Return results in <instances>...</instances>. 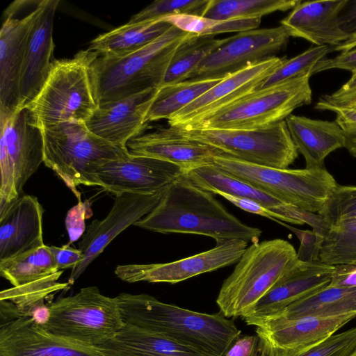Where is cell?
Here are the masks:
<instances>
[{"label": "cell", "mask_w": 356, "mask_h": 356, "mask_svg": "<svg viewBox=\"0 0 356 356\" xmlns=\"http://www.w3.org/2000/svg\"><path fill=\"white\" fill-rule=\"evenodd\" d=\"M346 0L301 1L280 21L290 37L305 39L316 46L336 47L349 38L338 20Z\"/></svg>", "instance_id": "cell-26"}, {"label": "cell", "mask_w": 356, "mask_h": 356, "mask_svg": "<svg viewBox=\"0 0 356 356\" xmlns=\"http://www.w3.org/2000/svg\"><path fill=\"white\" fill-rule=\"evenodd\" d=\"M225 356H268L263 339L254 335H240Z\"/></svg>", "instance_id": "cell-45"}, {"label": "cell", "mask_w": 356, "mask_h": 356, "mask_svg": "<svg viewBox=\"0 0 356 356\" xmlns=\"http://www.w3.org/2000/svg\"><path fill=\"white\" fill-rule=\"evenodd\" d=\"M290 35L282 26L237 33L207 56L188 79H222L248 65L275 56Z\"/></svg>", "instance_id": "cell-12"}, {"label": "cell", "mask_w": 356, "mask_h": 356, "mask_svg": "<svg viewBox=\"0 0 356 356\" xmlns=\"http://www.w3.org/2000/svg\"><path fill=\"white\" fill-rule=\"evenodd\" d=\"M356 47V33L353 34L349 37V38L345 42L341 43L340 44L332 48L333 51H346L354 49Z\"/></svg>", "instance_id": "cell-52"}, {"label": "cell", "mask_w": 356, "mask_h": 356, "mask_svg": "<svg viewBox=\"0 0 356 356\" xmlns=\"http://www.w3.org/2000/svg\"><path fill=\"white\" fill-rule=\"evenodd\" d=\"M44 163L81 202L77 187L94 186L92 175L102 164L128 156L127 147L114 145L92 134L85 123L64 122L41 129Z\"/></svg>", "instance_id": "cell-6"}, {"label": "cell", "mask_w": 356, "mask_h": 356, "mask_svg": "<svg viewBox=\"0 0 356 356\" xmlns=\"http://www.w3.org/2000/svg\"><path fill=\"white\" fill-rule=\"evenodd\" d=\"M124 322L212 356H225L241 335L234 320L159 301L147 294L116 296Z\"/></svg>", "instance_id": "cell-2"}, {"label": "cell", "mask_w": 356, "mask_h": 356, "mask_svg": "<svg viewBox=\"0 0 356 356\" xmlns=\"http://www.w3.org/2000/svg\"><path fill=\"white\" fill-rule=\"evenodd\" d=\"M327 226L356 221V186H339L318 213Z\"/></svg>", "instance_id": "cell-40"}, {"label": "cell", "mask_w": 356, "mask_h": 356, "mask_svg": "<svg viewBox=\"0 0 356 356\" xmlns=\"http://www.w3.org/2000/svg\"><path fill=\"white\" fill-rule=\"evenodd\" d=\"M332 106L342 108L356 107V90L343 94L335 92L330 95H322L315 106Z\"/></svg>", "instance_id": "cell-51"}, {"label": "cell", "mask_w": 356, "mask_h": 356, "mask_svg": "<svg viewBox=\"0 0 356 356\" xmlns=\"http://www.w3.org/2000/svg\"><path fill=\"white\" fill-rule=\"evenodd\" d=\"M38 321L54 335L95 347L113 338L125 324L116 296H106L97 286L50 302Z\"/></svg>", "instance_id": "cell-7"}, {"label": "cell", "mask_w": 356, "mask_h": 356, "mask_svg": "<svg viewBox=\"0 0 356 356\" xmlns=\"http://www.w3.org/2000/svg\"><path fill=\"white\" fill-rule=\"evenodd\" d=\"M286 58L273 56L224 77L204 94L172 115L170 127L194 124L260 88Z\"/></svg>", "instance_id": "cell-18"}, {"label": "cell", "mask_w": 356, "mask_h": 356, "mask_svg": "<svg viewBox=\"0 0 356 356\" xmlns=\"http://www.w3.org/2000/svg\"><path fill=\"white\" fill-rule=\"evenodd\" d=\"M356 108V107H355V108Z\"/></svg>", "instance_id": "cell-55"}, {"label": "cell", "mask_w": 356, "mask_h": 356, "mask_svg": "<svg viewBox=\"0 0 356 356\" xmlns=\"http://www.w3.org/2000/svg\"><path fill=\"white\" fill-rule=\"evenodd\" d=\"M330 46H315L302 53L286 59L266 79L260 88H264L291 79L312 76L315 66L332 50Z\"/></svg>", "instance_id": "cell-38"}, {"label": "cell", "mask_w": 356, "mask_h": 356, "mask_svg": "<svg viewBox=\"0 0 356 356\" xmlns=\"http://www.w3.org/2000/svg\"><path fill=\"white\" fill-rule=\"evenodd\" d=\"M348 314H356V288H341L329 284L291 303L268 318H293L302 316L329 317Z\"/></svg>", "instance_id": "cell-30"}, {"label": "cell", "mask_w": 356, "mask_h": 356, "mask_svg": "<svg viewBox=\"0 0 356 356\" xmlns=\"http://www.w3.org/2000/svg\"><path fill=\"white\" fill-rule=\"evenodd\" d=\"M44 163L42 130L26 108H0V209L23 195L29 179Z\"/></svg>", "instance_id": "cell-10"}, {"label": "cell", "mask_w": 356, "mask_h": 356, "mask_svg": "<svg viewBox=\"0 0 356 356\" xmlns=\"http://www.w3.org/2000/svg\"><path fill=\"white\" fill-rule=\"evenodd\" d=\"M63 273V270H58L29 283L3 290L0 300L11 302L19 318L35 316L46 306L44 302L48 296L66 289L70 284L58 282Z\"/></svg>", "instance_id": "cell-33"}, {"label": "cell", "mask_w": 356, "mask_h": 356, "mask_svg": "<svg viewBox=\"0 0 356 356\" xmlns=\"http://www.w3.org/2000/svg\"><path fill=\"white\" fill-rule=\"evenodd\" d=\"M332 286L341 288H356V265L340 264L334 266Z\"/></svg>", "instance_id": "cell-49"}, {"label": "cell", "mask_w": 356, "mask_h": 356, "mask_svg": "<svg viewBox=\"0 0 356 356\" xmlns=\"http://www.w3.org/2000/svg\"><path fill=\"white\" fill-rule=\"evenodd\" d=\"M261 18L218 20L202 16L179 14L161 18L180 30L201 36L242 32L256 29Z\"/></svg>", "instance_id": "cell-37"}, {"label": "cell", "mask_w": 356, "mask_h": 356, "mask_svg": "<svg viewBox=\"0 0 356 356\" xmlns=\"http://www.w3.org/2000/svg\"><path fill=\"white\" fill-rule=\"evenodd\" d=\"M278 223L291 229L298 237L300 246L297 252L298 259L304 262L319 261L320 245L323 236L312 230H300L286 225L282 221Z\"/></svg>", "instance_id": "cell-43"}, {"label": "cell", "mask_w": 356, "mask_h": 356, "mask_svg": "<svg viewBox=\"0 0 356 356\" xmlns=\"http://www.w3.org/2000/svg\"><path fill=\"white\" fill-rule=\"evenodd\" d=\"M134 225L163 233L193 234L211 237L216 243L230 240L259 242L261 229L243 223L213 196L185 174L164 191L157 206Z\"/></svg>", "instance_id": "cell-1"}, {"label": "cell", "mask_w": 356, "mask_h": 356, "mask_svg": "<svg viewBox=\"0 0 356 356\" xmlns=\"http://www.w3.org/2000/svg\"><path fill=\"white\" fill-rule=\"evenodd\" d=\"M248 247L246 241L230 240L218 243L211 250L172 262L119 265L115 273L121 280L129 283L176 284L237 263Z\"/></svg>", "instance_id": "cell-14"}, {"label": "cell", "mask_w": 356, "mask_h": 356, "mask_svg": "<svg viewBox=\"0 0 356 356\" xmlns=\"http://www.w3.org/2000/svg\"><path fill=\"white\" fill-rule=\"evenodd\" d=\"M58 3V0H40L38 5L20 75L19 109L26 108L35 98L51 71L54 60L53 25Z\"/></svg>", "instance_id": "cell-21"}, {"label": "cell", "mask_w": 356, "mask_h": 356, "mask_svg": "<svg viewBox=\"0 0 356 356\" xmlns=\"http://www.w3.org/2000/svg\"><path fill=\"white\" fill-rule=\"evenodd\" d=\"M127 147L131 154L163 160L179 166L185 172L211 164L213 157L220 153L215 148L181 136L170 126L149 132L144 131L131 138Z\"/></svg>", "instance_id": "cell-25"}, {"label": "cell", "mask_w": 356, "mask_h": 356, "mask_svg": "<svg viewBox=\"0 0 356 356\" xmlns=\"http://www.w3.org/2000/svg\"><path fill=\"white\" fill-rule=\"evenodd\" d=\"M98 348L107 356H212L127 323Z\"/></svg>", "instance_id": "cell-28"}, {"label": "cell", "mask_w": 356, "mask_h": 356, "mask_svg": "<svg viewBox=\"0 0 356 356\" xmlns=\"http://www.w3.org/2000/svg\"><path fill=\"white\" fill-rule=\"evenodd\" d=\"M185 175L195 185L213 194L223 193L254 200L279 214L282 221L295 225L307 224L316 232L321 231L324 227V221L318 213L286 204L213 163L195 168Z\"/></svg>", "instance_id": "cell-20"}, {"label": "cell", "mask_w": 356, "mask_h": 356, "mask_svg": "<svg viewBox=\"0 0 356 356\" xmlns=\"http://www.w3.org/2000/svg\"><path fill=\"white\" fill-rule=\"evenodd\" d=\"M97 52L81 50L72 58L54 60L35 98L26 107L40 129L64 122L86 123L98 104L90 68Z\"/></svg>", "instance_id": "cell-5"}, {"label": "cell", "mask_w": 356, "mask_h": 356, "mask_svg": "<svg viewBox=\"0 0 356 356\" xmlns=\"http://www.w3.org/2000/svg\"><path fill=\"white\" fill-rule=\"evenodd\" d=\"M40 0H17L4 12L0 31V108L19 109V81L29 35Z\"/></svg>", "instance_id": "cell-13"}, {"label": "cell", "mask_w": 356, "mask_h": 356, "mask_svg": "<svg viewBox=\"0 0 356 356\" xmlns=\"http://www.w3.org/2000/svg\"><path fill=\"white\" fill-rule=\"evenodd\" d=\"M309 78L305 76L257 88L200 122L182 127L254 130L272 126L312 102Z\"/></svg>", "instance_id": "cell-9"}, {"label": "cell", "mask_w": 356, "mask_h": 356, "mask_svg": "<svg viewBox=\"0 0 356 356\" xmlns=\"http://www.w3.org/2000/svg\"><path fill=\"white\" fill-rule=\"evenodd\" d=\"M218 195L222 196L234 204L236 207L247 212L268 218L270 220L276 221L277 222L282 221V218L279 214L275 213L274 211L270 210L269 209L264 207L261 204L254 200L243 197H238L223 193H219Z\"/></svg>", "instance_id": "cell-48"}, {"label": "cell", "mask_w": 356, "mask_h": 356, "mask_svg": "<svg viewBox=\"0 0 356 356\" xmlns=\"http://www.w3.org/2000/svg\"><path fill=\"white\" fill-rule=\"evenodd\" d=\"M225 40L192 33L173 56L160 87L188 80L199 64Z\"/></svg>", "instance_id": "cell-32"}, {"label": "cell", "mask_w": 356, "mask_h": 356, "mask_svg": "<svg viewBox=\"0 0 356 356\" xmlns=\"http://www.w3.org/2000/svg\"><path fill=\"white\" fill-rule=\"evenodd\" d=\"M319 261L331 266L356 265V221L328 226L321 242Z\"/></svg>", "instance_id": "cell-36"}, {"label": "cell", "mask_w": 356, "mask_h": 356, "mask_svg": "<svg viewBox=\"0 0 356 356\" xmlns=\"http://www.w3.org/2000/svg\"><path fill=\"white\" fill-rule=\"evenodd\" d=\"M212 163L282 202L318 213L338 186L324 168H277L250 163L219 153Z\"/></svg>", "instance_id": "cell-8"}, {"label": "cell", "mask_w": 356, "mask_h": 356, "mask_svg": "<svg viewBox=\"0 0 356 356\" xmlns=\"http://www.w3.org/2000/svg\"><path fill=\"white\" fill-rule=\"evenodd\" d=\"M341 30L350 36L356 33V0H346L338 16Z\"/></svg>", "instance_id": "cell-50"}, {"label": "cell", "mask_w": 356, "mask_h": 356, "mask_svg": "<svg viewBox=\"0 0 356 356\" xmlns=\"http://www.w3.org/2000/svg\"><path fill=\"white\" fill-rule=\"evenodd\" d=\"M316 109L330 111L336 114L335 122L341 128L344 135V147L356 157V108L332 106H315Z\"/></svg>", "instance_id": "cell-42"}, {"label": "cell", "mask_w": 356, "mask_h": 356, "mask_svg": "<svg viewBox=\"0 0 356 356\" xmlns=\"http://www.w3.org/2000/svg\"><path fill=\"white\" fill-rule=\"evenodd\" d=\"M173 127L186 138L250 163L288 168L298 156L285 120L254 130Z\"/></svg>", "instance_id": "cell-11"}, {"label": "cell", "mask_w": 356, "mask_h": 356, "mask_svg": "<svg viewBox=\"0 0 356 356\" xmlns=\"http://www.w3.org/2000/svg\"><path fill=\"white\" fill-rule=\"evenodd\" d=\"M91 212L89 202H79L67 213L65 218V226L70 237L68 245L76 241L82 236L85 231V220L90 216Z\"/></svg>", "instance_id": "cell-44"}, {"label": "cell", "mask_w": 356, "mask_h": 356, "mask_svg": "<svg viewBox=\"0 0 356 356\" xmlns=\"http://www.w3.org/2000/svg\"><path fill=\"white\" fill-rule=\"evenodd\" d=\"M158 89H149L129 97L99 105L85 123L95 135L120 147L145 131L147 111Z\"/></svg>", "instance_id": "cell-23"}, {"label": "cell", "mask_w": 356, "mask_h": 356, "mask_svg": "<svg viewBox=\"0 0 356 356\" xmlns=\"http://www.w3.org/2000/svg\"><path fill=\"white\" fill-rule=\"evenodd\" d=\"M334 266L321 261L296 264L242 318L246 324L254 325L273 316L291 303L307 297L328 286L332 280Z\"/></svg>", "instance_id": "cell-22"}, {"label": "cell", "mask_w": 356, "mask_h": 356, "mask_svg": "<svg viewBox=\"0 0 356 356\" xmlns=\"http://www.w3.org/2000/svg\"><path fill=\"white\" fill-rule=\"evenodd\" d=\"M356 90V72L352 74L350 79L339 90L335 91L337 94H343Z\"/></svg>", "instance_id": "cell-53"}, {"label": "cell", "mask_w": 356, "mask_h": 356, "mask_svg": "<svg viewBox=\"0 0 356 356\" xmlns=\"http://www.w3.org/2000/svg\"><path fill=\"white\" fill-rule=\"evenodd\" d=\"M298 261L294 247L284 239L252 243L220 287V312L225 317L247 316Z\"/></svg>", "instance_id": "cell-4"}, {"label": "cell", "mask_w": 356, "mask_h": 356, "mask_svg": "<svg viewBox=\"0 0 356 356\" xmlns=\"http://www.w3.org/2000/svg\"><path fill=\"white\" fill-rule=\"evenodd\" d=\"M191 34L172 26L157 39L129 55L117 58L99 56L90 68L98 106L159 88L173 56Z\"/></svg>", "instance_id": "cell-3"}, {"label": "cell", "mask_w": 356, "mask_h": 356, "mask_svg": "<svg viewBox=\"0 0 356 356\" xmlns=\"http://www.w3.org/2000/svg\"><path fill=\"white\" fill-rule=\"evenodd\" d=\"M58 270L74 268L83 260L84 255L79 248L70 247L68 244L62 247L49 246Z\"/></svg>", "instance_id": "cell-47"}, {"label": "cell", "mask_w": 356, "mask_h": 356, "mask_svg": "<svg viewBox=\"0 0 356 356\" xmlns=\"http://www.w3.org/2000/svg\"><path fill=\"white\" fill-rule=\"evenodd\" d=\"M222 79H188L160 87L147 111L146 122L163 119L168 120L172 115L193 102Z\"/></svg>", "instance_id": "cell-31"}, {"label": "cell", "mask_w": 356, "mask_h": 356, "mask_svg": "<svg viewBox=\"0 0 356 356\" xmlns=\"http://www.w3.org/2000/svg\"><path fill=\"white\" fill-rule=\"evenodd\" d=\"M185 173L173 163L130 154L102 164L93 172L92 178L94 186L115 195L123 193L154 194L165 191Z\"/></svg>", "instance_id": "cell-15"}, {"label": "cell", "mask_w": 356, "mask_h": 356, "mask_svg": "<svg viewBox=\"0 0 356 356\" xmlns=\"http://www.w3.org/2000/svg\"><path fill=\"white\" fill-rule=\"evenodd\" d=\"M285 121L298 151L305 159L306 168H324L326 156L344 147L343 132L335 121L292 114Z\"/></svg>", "instance_id": "cell-27"}, {"label": "cell", "mask_w": 356, "mask_h": 356, "mask_svg": "<svg viewBox=\"0 0 356 356\" xmlns=\"http://www.w3.org/2000/svg\"><path fill=\"white\" fill-rule=\"evenodd\" d=\"M300 0H210L202 17L218 20L261 18L293 9Z\"/></svg>", "instance_id": "cell-35"}, {"label": "cell", "mask_w": 356, "mask_h": 356, "mask_svg": "<svg viewBox=\"0 0 356 356\" xmlns=\"http://www.w3.org/2000/svg\"><path fill=\"white\" fill-rule=\"evenodd\" d=\"M44 209L35 196L23 194L0 209V261L10 259L45 245Z\"/></svg>", "instance_id": "cell-24"}, {"label": "cell", "mask_w": 356, "mask_h": 356, "mask_svg": "<svg viewBox=\"0 0 356 356\" xmlns=\"http://www.w3.org/2000/svg\"><path fill=\"white\" fill-rule=\"evenodd\" d=\"M58 271L48 245L0 261V275L13 286L29 283Z\"/></svg>", "instance_id": "cell-34"}, {"label": "cell", "mask_w": 356, "mask_h": 356, "mask_svg": "<svg viewBox=\"0 0 356 356\" xmlns=\"http://www.w3.org/2000/svg\"><path fill=\"white\" fill-rule=\"evenodd\" d=\"M331 69L348 70L352 74L356 72V47L342 51L334 58H325L314 67L313 74Z\"/></svg>", "instance_id": "cell-46"}, {"label": "cell", "mask_w": 356, "mask_h": 356, "mask_svg": "<svg viewBox=\"0 0 356 356\" xmlns=\"http://www.w3.org/2000/svg\"><path fill=\"white\" fill-rule=\"evenodd\" d=\"M210 0H156L133 15L128 22L159 19L179 14L203 16Z\"/></svg>", "instance_id": "cell-39"}, {"label": "cell", "mask_w": 356, "mask_h": 356, "mask_svg": "<svg viewBox=\"0 0 356 356\" xmlns=\"http://www.w3.org/2000/svg\"><path fill=\"white\" fill-rule=\"evenodd\" d=\"M172 26L161 19L137 23L127 22L99 35L90 42L88 49L104 58H122L147 46Z\"/></svg>", "instance_id": "cell-29"}, {"label": "cell", "mask_w": 356, "mask_h": 356, "mask_svg": "<svg viewBox=\"0 0 356 356\" xmlns=\"http://www.w3.org/2000/svg\"><path fill=\"white\" fill-rule=\"evenodd\" d=\"M164 191L154 194L123 193L115 195L106 218L92 221L81 236L79 249L84 258L72 268L67 282L74 284L118 235L149 213L160 202Z\"/></svg>", "instance_id": "cell-17"}, {"label": "cell", "mask_w": 356, "mask_h": 356, "mask_svg": "<svg viewBox=\"0 0 356 356\" xmlns=\"http://www.w3.org/2000/svg\"><path fill=\"white\" fill-rule=\"evenodd\" d=\"M350 356H356V349L353 351V353Z\"/></svg>", "instance_id": "cell-54"}, {"label": "cell", "mask_w": 356, "mask_h": 356, "mask_svg": "<svg viewBox=\"0 0 356 356\" xmlns=\"http://www.w3.org/2000/svg\"><path fill=\"white\" fill-rule=\"evenodd\" d=\"M355 318L356 314L271 318L254 325L256 334L265 343L268 356H296L335 334Z\"/></svg>", "instance_id": "cell-16"}, {"label": "cell", "mask_w": 356, "mask_h": 356, "mask_svg": "<svg viewBox=\"0 0 356 356\" xmlns=\"http://www.w3.org/2000/svg\"><path fill=\"white\" fill-rule=\"evenodd\" d=\"M356 349V327L334 334L296 356H350Z\"/></svg>", "instance_id": "cell-41"}, {"label": "cell", "mask_w": 356, "mask_h": 356, "mask_svg": "<svg viewBox=\"0 0 356 356\" xmlns=\"http://www.w3.org/2000/svg\"><path fill=\"white\" fill-rule=\"evenodd\" d=\"M0 356L107 355L98 347L54 335L34 316H24L1 325Z\"/></svg>", "instance_id": "cell-19"}]
</instances>
